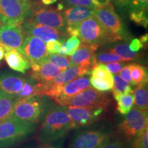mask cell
<instances>
[{"label": "cell", "instance_id": "cell-1", "mask_svg": "<svg viewBox=\"0 0 148 148\" xmlns=\"http://www.w3.org/2000/svg\"><path fill=\"white\" fill-rule=\"evenodd\" d=\"M73 129V125L65 107L51 105L42 121L37 139L42 145L63 138Z\"/></svg>", "mask_w": 148, "mask_h": 148}, {"label": "cell", "instance_id": "cell-2", "mask_svg": "<svg viewBox=\"0 0 148 148\" xmlns=\"http://www.w3.org/2000/svg\"><path fill=\"white\" fill-rule=\"evenodd\" d=\"M51 105L43 96L16 99L12 116L18 121L37 125L43 120Z\"/></svg>", "mask_w": 148, "mask_h": 148}, {"label": "cell", "instance_id": "cell-3", "mask_svg": "<svg viewBox=\"0 0 148 148\" xmlns=\"http://www.w3.org/2000/svg\"><path fill=\"white\" fill-rule=\"evenodd\" d=\"M37 125L18 121L12 116L0 122V148H11L30 136Z\"/></svg>", "mask_w": 148, "mask_h": 148}, {"label": "cell", "instance_id": "cell-4", "mask_svg": "<svg viewBox=\"0 0 148 148\" xmlns=\"http://www.w3.org/2000/svg\"><path fill=\"white\" fill-rule=\"evenodd\" d=\"M78 36L84 44L94 46L97 49L106 43L122 40L110 34L93 15L84 20L77 25Z\"/></svg>", "mask_w": 148, "mask_h": 148}, {"label": "cell", "instance_id": "cell-5", "mask_svg": "<svg viewBox=\"0 0 148 148\" xmlns=\"http://www.w3.org/2000/svg\"><path fill=\"white\" fill-rule=\"evenodd\" d=\"M33 6L32 0H0V17L3 24L22 25Z\"/></svg>", "mask_w": 148, "mask_h": 148}, {"label": "cell", "instance_id": "cell-6", "mask_svg": "<svg viewBox=\"0 0 148 148\" xmlns=\"http://www.w3.org/2000/svg\"><path fill=\"white\" fill-rule=\"evenodd\" d=\"M120 134L127 140H134L148 128L147 111L132 108L118 126Z\"/></svg>", "mask_w": 148, "mask_h": 148}, {"label": "cell", "instance_id": "cell-7", "mask_svg": "<svg viewBox=\"0 0 148 148\" xmlns=\"http://www.w3.org/2000/svg\"><path fill=\"white\" fill-rule=\"evenodd\" d=\"M56 102L62 106H98L107 108L110 102V99L105 92L88 87L72 97L60 99Z\"/></svg>", "mask_w": 148, "mask_h": 148}, {"label": "cell", "instance_id": "cell-8", "mask_svg": "<svg viewBox=\"0 0 148 148\" xmlns=\"http://www.w3.org/2000/svg\"><path fill=\"white\" fill-rule=\"evenodd\" d=\"M110 136L108 131L101 127L78 130L73 134L69 148H99Z\"/></svg>", "mask_w": 148, "mask_h": 148}, {"label": "cell", "instance_id": "cell-9", "mask_svg": "<svg viewBox=\"0 0 148 148\" xmlns=\"http://www.w3.org/2000/svg\"><path fill=\"white\" fill-rule=\"evenodd\" d=\"M64 107L71 121L73 129L89 126L97 121L106 110L98 106Z\"/></svg>", "mask_w": 148, "mask_h": 148}, {"label": "cell", "instance_id": "cell-10", "mask_svg": "<svg viewBox=\"0 0 148 148\" xmlns=\"http://www.w3.org/2000/svg\"><path fill=\"white\" fill-rule=\"evenodd\" d=\"M92 15L108 32L120 37L121 39L123 38L125 34L123 23L111 3L102 8H96L92 10Z\"/></svg>", "mask_w": 148, "mask_h": 148}, {"label": "cell", "instance_id": "cell-11", "mask_svg": "<svg viewBox=\"0 0 148 148\" xmlns=\"http://www.w3.org/2000/svg\"><path fill=\"white\" fill-rule=\"evenodd\" d=\"M88 87H90L89 77L82 75L62 86H50L46 90L44 95L52 98L55 101H57L72 97Z\"/></svg>", "mask_w": 148, "mask_h": 148}, {"label": "cell", "instance_id": "cell-12", "mask_svg": "<svg viewBox=\"0 0 148 148\" xmlns=\"http://www.w3.org/2000/svg\"><path fill=\"white\" fill-rule=\"evenodd\" d=\"M26 20L33 23L45 25L64 31L66 23L63 16L58 10L48 8H34Z\"/></svg>", "mask_w": 148, "mask_h": 148}, {"label": "cell", "instance_id": "cell-13", "mask_svg": "<svg viewBox=\"0 0 148 148\" xmlns=\"http://www.w3.org/2000/svg\"><path fill=\"white\" fill-rule=\"evenodd\" d=\"M25 37L21 25L3 24L0 27V45L5 50L15 49L22 53Z\"/></svg>", "mask_w": 148, "mask_h": 148}, {"label": "cell", "instance_id": "cell-14", "mask_svg": "<svg viewBox=\"0 0 148 148\" xmlns=\"http://www.w3.org/2000/svg\"><path fill=\"white\" fill-rule=\"evenodd\" d=\"M21 26L26 35L36 37L46 42L51 40H57L63 43L67 36L66 32L64 31L33 23L28 20H25Z\"/></svg>", "mask_w": 148, "mask_h": 148}, {"label": "cell", "instance_id": "cell-15", "mask_svg": "<svg viewBox=\"0 0 148 148\" xmlns=\"http://www.w3.org/2000/svg\"><path fill=\"white\" fill-rule=\"evenodd\" d=\"M22 53L26 58L30 66L45 61L49 54L44 41L30 35H26L22 48Z\"/></svg>", "mask_w": 148, "mask_h": 148}, {"label": "cell", "instance_id": "cell-16", "mask_svg": "<svg viewBox=\"0 0 148 148\" xmlns=\"http://www.w3.org/2000/svg\"><path fill=\"white\" fill-rule=\"evenodd\" d=\"M90 84L101 92L108 91L113 86V75L106 69L105 64L97 63L90 71Z\"/></svg>", "mask_w": 148, "mask_h": 148}, {"label": "cell", "instance_id": "cell-17", "mask_svg": "<svg viewBox=\"0 0 148 148\" xmlns=\"http://www.w3.org/2000/svg\"><path fill=\"white\" fill-rule=\"evenodd\" d=\"M25 77L10 72L0 73V94L16 99L21 92Z\"/></svg>", "mask_w": 148, "mask_h": 148}, {"label": "cell", "instance_id": "cell-18", "mask_svg": "<svg viewBox=\"0 0 148 148\" xmlns=\"http://www.w3.org/2000/svg\"><path fill=\"white\" fill-rule=\"evenodd\" d=\"M97 49V48L94 46L81 43L77 50L70 56L71 64L92 69L96 64L95 51Z\"/></svg>", "mask_w": 148, "mask_h": 148}, {"label": "cell", "instance_id": "cell-19", "mask_svg": "<svg viewBox=\"0 0 148 148\" xmlns=\"http://www.w3.org/2000/svg\"><path fill=\"white\" fill-rule=\"evenodd\" d=\"M32 73L30 76L38 81L47 83L52 81L62 71L56 66L54 64L45 60L39 64L30 66Z\"/></svg>", "mask_w": 148, "mask_h": 148}, {"label": "cell", "instance_id": "cell-20", "mask_svg": "<svg viewBox=\"0 0 148 148\" xmlns=\"http://www.w3.org/2000/svg\"><path fill=\"white\" fill-rule=\"evenodd\" d=\"M90 69L84 66L72 65L62 71L56 78L51 82L46 83L47 89L50 86H62L66 83L73 80L77 77L88 75L90 73Z\"/></svg>", "mask_w": 148, "mask_h": 148}, {"label": "cell", "instance_id": "cell-21", "mask_svg": "<svg viewBox=\"0 0 148 148\" xmlns=\"http://www.w3.org/2000/svg\"><path fill=\"white\" fill-rule=\"evenodd\" d=\"M92 15V10L82 6H73L66 9L62 14L66 27H77L81 22Z\"/></svg>", "mask_w": 148, "mask_h": 148}, {"label": "cell", "instance_id": "cell-22", "mask_svg": "<svg viewBox=\"0 0 148 148\" xmlns=\"http://www.w3.org/2000/svg\"><path fill=\"white\" fill-rule=\"evenodd\" d=\"M47 90L46 83L41 82L29 76L25 78L23 87L16 99L28 98L36 96H43Z\"/></svg>", "mask_w": 148, "mask_h": 148}, {"label": "cell", "instance_id": "cell-23", "mask_svg": "<svg viewBox=\"0 0 148 148\" xmlns=\"http://www.w3.org/2000/svg\"><path fill=\"white\" fill-rule=\"evenodd\" d=\"M4 58L9 67L14 71L25 73L30 68L29 62L21 52L15 49H8L4 53Z\"/></svg>", "mask_w": 148, "mask_h": 148}, {"label": "cell", "instance_id": "cell-24", "mask_svg": "<svg viewBox=\"0 0 148 148\" xmlns=\"http://www.w3.org/2000/svg\"><path fill=\"white\" fill-rule=\"evenodd\" d=\"M134 95V108L147 111L148 109V88L147 82L137 85V87L132 90Z\"/></svg>", "mask_w": 148, "mask_h": 148}, {"label": "cell", "instance_id": "cell-25", "mask_svg": "<svg viewBox=\"0 0 148 148\" xmlns=\"http://www.w3.org/2000/svg\"><path fill=\"white\" fill-rule=\"evenodd\" d=\"M108 51L117 55L124 61L134 60L139 57V53L130 50L127 43L116 44L110 47Z\"/></svg>", "mask_w": 148, "mask_h": 148}, {"label": "cell", "instance_id": "cell-26", "mask_svg": "<svg viewBox=\"0 0 148 148\" xmlns=\"http://www.w3.org/2000/svg\"><path fill=\"white\" fill-rule=\"evenodd\" d=\"M128 67L132 85L137 86L141 83L147 82V69L145 66L138 64H130Z\"/></svg>", "mask_w": 148, "mask_h": 148}, {"label": "cell", "instance_id": "cell-27", "mask_svg": "<svg viewBox=\"0 0 148 148\" xmlns=\"http://www.w3.org/2000/svg\"><path fill=\"white\" fill-rule=\"evenodd\" d=\"M112 90L114 99L119 97V96L126 95L132 92L130 84L125 82L119 75H114L113 76V86Z\"/></svg>", "mask_w": 148, "mask_h": 148}, {"label": "cell", "instance_id": "cell-28", "mask_svg": "<svg viewBox=\"0 0 148 148\" xmlns=\"http://www.w3.org/2000/svg\"><path fill=\"white\" fill-rule=\"evenodd\" d=\"M14 100L13 98L0 94V122L12 116Z\"/></svg>", "mask_w": 148, "mask_h": 148}, {"label": "cell", "instance_id": "cell-29", "mask_svg": "<svg viewBox=\"0 0 148 148\" xmlns=\"http://www.w3.org/2000/svg\"><path fill=\"white\" fill-rule=\"evenodd\" d=\"M115 100L117 101V110L120 114L125 115L132 109L134 105L133 92H131L126 95L119 96Z\"/></svg>", "mask_w": 148, "mask_h": 148}, {"label": "cell", "instance_id": "cell-30", "mask_svg": "<svg viewBox=\"0 0 148 148\" xmlns=\"http://www.w3.org/2000/svg\"><path fill=\"white\" fill-rule=\"evenodd\" d=\"M81 42H82L77 36H71L66 42L62 44L58 53L61 55L70 56L77 50L79 46L81 45Z\"/></svg>", "mask_w": 148, "mask_h": 148}, {"label": "cell", "instance_id": "cell-31", "mask_svg": "<svg viewBox=\"0 0 148 148\" xmlns=\"http://www.w3.org/2000/svg\"><path fill=\"white\" fill-rule=\"evenodd\" d=\"M46 60L54 64L56 66H57L62 71H64L69 66H72L69 58L61 54H56V53L49 54Z\"/></svg>", "mask_w": 148, "mask_h": 148}, {"label": "cell", "instance_id": "cell-32", "mask_svg": "<svg viewBox=\"0 0 148 148\" xmlns=\"http://www.w3.org/2000/svg\"><path fill=\"white\" fill-rule=\"evenodd\" d=\"M130 18L135 23L141 25L144 27H147L148 25L147 10L136 11L130 12Z\"/></svg>", "mask_w": 148, "mask_h": 148}, {"label": "cell", "instance_id": "cell-33", "mask_svg": "<svg viewBox=\"0 0 148 148\" xmlns=\"http://www.w3.org/2000/svg\"><path fill=\"white\" fill-rule=\"evenodd\" d=\"M110 62H124L121 58L117 55L110 52H101L95 54V62L97 63H106Z\"/></svg>", "mask_w": 148, "mask_h": 148}, {"label": "cell", "instance_id": "cell-34", "mask_svg": "<svg viewBox=\"0 0 148 148\" xmlns=\"http://www.w3.org/2000/svg\"><path fill=\"white\" fill-rule=\"evenodd\" d=\"M148 0H131L129 5L130 12L147 10Z\"/></svg>", "mask_w": 148, "mask_h": 148}, {"label": "cell", "instance_id": "cell-35", "mask_svg": "<svg viewBox=\"0 0 148 148\" xmlns=\"http://www.w3.org/2000/svg\"><path fill=\"white\" fill-rule=\"evenodd\" d=\"M134 148H148V128L135 138Z\"/></svg>", "mask_w": 148, "mask_h": 148}, {"label": "cell", "instance_id": "cell-36", "mask_svg": "<svg viewBox=\"0 0 148 148\" xmlns=\"http://www.w3.org/2000/svg\"><path fill=\"white\" fill-rule=\"evenodd\" d=\"M66 1L74 6L86 7L91 10H95L96 8V6L93 4L91 0H66Z\"/></svg>", "mask_w": 148, "mask_h": 148}, {"label": "cell", "instance_id": "cell-37", "mask_svg": "<svg viewBox=\"0 0 148 148\" xmlns=\"http://www.w3.org/2000/svg\"><path fill=\"white\" fill-rule=\"evenodd\" d=\"M62 42L57 40H51L47 42L46 45V49L49 53H57L59 52L60 49L62 45Z\"/></svg>", "mask_w": 148, "mask_h": 148}, {"label": "cell", "instance_id": "cell-38", "mask_svg": "<svg viewBox=\"0 0 148 148\" xmlns=\"http://www.w3.org/2000/svg\"><path fill=\"white\" fill-rule=\"evenodd\" d=\"M105 66L111 73L117 74L124 66V64L120 62H107V64H105Z\"/></svg>", "mask_w": 148, "mask_h": 148}, {"label": "cell", "instance_id": "cell-39", "mask_svg": "<svg viewBox=\"0 0 148 148\" xmlns=\"http://www.w3.org/2000/svg\"><path fill=\"white\" fill-rule=\"evenodd\" d=\"M119 76L121 77V79H123L125 82L128 83V84L132 85V79H131L130 72L128 64L124 66L122 68L121 70L119 72Z\"/></svg>", "mask_w": 148, "mask_h": 148}, {"label": "cell", "instance_id": "cell-40", "mask_svg": "<svg viewBox=\"0 0 148 148\" xmlns=\"http://www.w3.org/2000/svg\"><path fill=\"white\" fill-rule=\"evenodd\" d=\"M99 148H125L123 144L118 140H111L110 138L104 142Z\"/></svg>", "mask_w": 148, "mask_h": 148}, {"label": "cell", "instance_id": "cell-41", "mask_svg": "<svg viewBox=\"0 0 148 148\" xmlns=\"http://www.w3.org/2000/svg\"><path fill=\"white\" fill-rule=\"evenodd\" d=\"M143 47L144 45L140 41V40L138 38H134V39H133L129 45V48L130 49V50L134 51V52L139 51L140 49H141Z\"/></svg>", "mask_w": 148, "mask_h": 148}, {"label": "cell", "instance_id": "cell-42", "mask_svg": "<svg viewBox=\"0 0 148 148\" xmlns=\"http://www.w3.org/2000/svg\"><path fill=\"white\" fill-rule=\"evenodd\" d=\"M62 145H63V139L61 138L52 143L44 144L41 148H62Z\"/></svg>", "mask_w": 148, "mask_h": 148}, {"label": "cell", "instance_id": "cell-43", "mask_svg": "<svg viewBox=\"0 0 148 148\" xmlns=\"http://www.w3.org/2000/svg\"><path fill=\"white\" fill-rule=\"evenodd\" d=\"M131 0H114V3L119 8L124 9L128 8Z\"/></svg>", "mask_w": 148, "mask_h": 148}, {"label": "cell", "instance_id": "cell-44", "mask_svg": "<svg viewBox=\"0 0 148 148\" xmlns=\"http://www.w3.org/2000/svg\"><path fill=\"white\" fill-rule=\"evenodd\" d=\"M96 8H102L110 4L111 0H91Z\"/></svg>", "mask_w": 148, "mask_h": 148}, {"label": "cell", "instance_id": "cell-45", "mask_svg": "<svg viewBox=\"0 0 148 148\" xmlns=\"http://www.w3.org/2000/svg\"><path fill=\"white\" fill-rule=\"evenodd\" d=\"M139 40H140V41L143 44V45L145 43H147V40H148V35H147V34H145L143 35V36H140V38H139Z\"/></svg>", "mask_w": 148, "mask_h": 148}, {"label": "cell", "instance_id": "cell-46", "mask_svg": "<svg viewBox=\"0 0 148 148\" xmlns=\"http://www.w3.org/2000/svg\"><path fill=\"white\" fill-rule=\"evenodd\" d=\"M44 5H51L56 2L58 0H41Z\"/></svg>", "mask_w": 148, "mask_h": 148}, {"label": "cell", "instance_id": "cell-47", "mask_svg": "<svg viewBox=\"0 0 148 148\" xmlns=\"http://www.w3.org/2000/svg\"><path fill=\"white\" fill-rule=\"evenodd\" d=\"M4 53H5L4 48L0 45V61L2 60L3 57H4Z\"/></svg>", "mask_w": 148, "mask_h": 148}, {"label": "cell", "instance_id": "cell-48", "mask_svg": "<svg viewBox=\"0 0 148 148\" xmlns=\"http://www.w3.org/2000/svg\"><path fill=\"white\" fill-rule=\"evenodd\" d=\"M57 8H58L57 10H62L64 8L63 4H62V3H58V5H57Z\"/></svg>", "mask_w": 148, "mask_h": 148}, {"label": "cell", "instance_id": "cell-49", "mask_svg": "<svg viewBox=\"0 0 148 148\" xmlns=\"http://www.w3.org/2000/svg\"><path fill=\"white\" fill-rule=\"evenodd\" d=\"M3 25V21H2V20H1V17H0V27H1V26H2V25Z\"/></svg>", "mask_w": 148, "mask_h": 148}, {"label": "cell", "instance_id": "cell-50", "mask_svg": "<svg viewBox=\"0 0 148 148\" xmlns=\"http://www.w3.org/2000/svg\"><path fill=\"white\" fill-rule=\"evenodd\" d=\"M29 148H39L38 147H29Z\"/></svg>", "mask_w": 148, "mask_h": 148}]
</instances>
